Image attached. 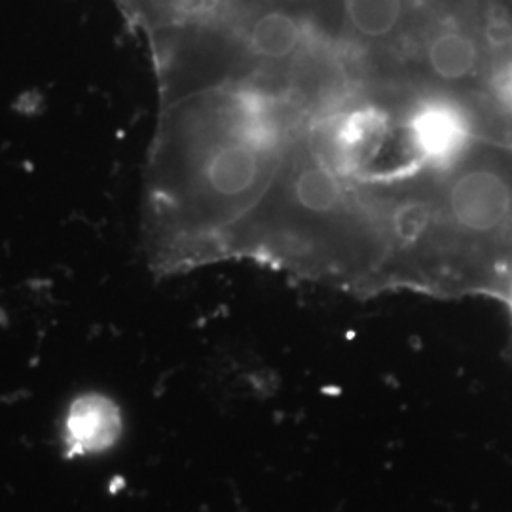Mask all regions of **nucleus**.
<instances>
[{"label": "nucleus", "instance_id": "nucleus-1", "mask_svg": "<svg viewBox=\"0 0 512 512\" xmlns=\"http://www.w3.org/2000/svg\"><path fill=\"white\" fill-rule=\"evenodd\" d=\"M122 410L103 393H82L69 404L61 442L67 458H86L109 452L122 437Z\"/></svg>", "mask_w": 512, "mask_h": 512}, {"label": "nucleus", "instance_id": "nucleus-2", "mask_svg": "<svg viewBox=\"0 0 512 512\" xmlns=\"http://www.w3.org/2000/svg\"><path fill=\"white\" fill-rule=\"evenodd\" d=\"M408 8V0H344L349 35L365 46L397 40L408 19Z\"/></svg>", "mask_w": 512, "mask_h": 512}]
</instances>
